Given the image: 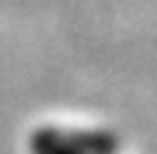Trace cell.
Returning a JSON list of instances; mask_svg holds the SVG:
<instances>
[{
	"label": "cell",
	"mask_w": 157,
	"mask_h": 154,
	"mask_svg": "<svg viewBox=\"0 0 157 154\" xmlns=\"http://www.w3.org/2000/svg\"><path fill=\"white\" fill-rule=\"evenodd\" d=\"M33 154H77L63 135L52 132V130H41L33 135Z\"/></svg>",
	"instance_id": "obj_1"
}]
</instances>
